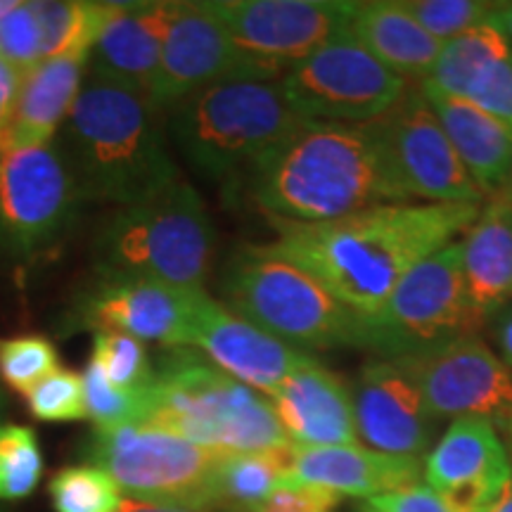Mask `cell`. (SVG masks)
<instances>
[{
  "label": "cell",
  "mask_w": 512,
  "mask_h": 512,
  "mask_svg": "<svg viewBox=\"0 0 512 512\" xmlns=\"http://www.w3.org/2000/svg\"><path fill=\"white\" fill-rule=\"evenodd\" d=\"M482 204H382L328 223L268 219L273 245L370 318L420 261L463 238Z\"/></svg>",
  "instance_id": "1"
},
{
  "label": "cell",
  "mask_w": 512,
  "mask_h": 512,
  "mask_svg": "<svg viewBox=\"0 0 512 512\" xmlns=\"http://www.w3.org/2000/svg\"><path fill=\"white\" fill-rule=\"evenodd\" d=\"M268 219L328 223L411 202L389 169L373 124L304 121L249 174Z\"/></svg>",
  "instance_id": "2"
},
{
  "label": "cell",
  "mask_w": 512,
  "mask_h": 512,
  "mask_svg": "<svg viewBox=\"0 0 512 512\" xmlns=\"http://www.w3.org/2000/svg\"><path fill=\"white\" fill-rule=\"evenodd\" d=\"M162 114L143 95L86 76L57 143L83 202L131 207L181 181Z\"/></svg>",
  "instance_id": "3"
},
{
  "label": "cell",
  "mask_w": 512,
  "mask_h": 512,
  "mask_svg": "<svg viewBox=\"0 0 512 512\" xmlns=\"http://www.w3.org/2000/svg\"><path fill=\"white\" fill-rule=\"evenodd\" d=\"M221 292L228 309L304 354L368 349L366 318L273 242L235 249L223 268Z\"/></svg>",
  "instance_id": "4"
},
{
  "label": "cell",
  "mask_w": 512,
  "mask_h": 512,
  "mask_svg": "<svg viewBox=\"0 0 512 512\" xmlns=\"http://www.w3.org/2000/svg\"><path fill=\"white\" fill-rule=\"evenodd\" d=\"M166 119L169 138L197 174L216 183L247 176L304 117L280 79H230L176 102Z\"/></svg>",
  "instance_id": "5"
},
{
  "label": "cell",
  "mask_w": 512,
  "mask_h": 512,
  "mask_svg": "<svg viewBox=\"0 0 512 512\" xmlns=\"http://www.w3.org/2000/svg\"><path fill=\"white\" fill-rule=\"evenodd\" d=\"M150 384L145 422L221 453L292 446L271 401L192 349H166Z\"/></svg>",
  "instance_id": "6"
},
{
  "label": "cell",
  "mask_w": 512,
  "mask_h": 512,
  "mask_svg": "<svg viewBox=\"0 0 512 512\" xmlns=\"http://www.w3.org/2000/svg\"><path fill=\"white\" fill-rule=\"evenodd\" d=\"M216 228L190 183L176 181L159 195L121 207L93 240L98 275L157 280L178 290H204Z\"/></svg>",
  "instance_id": "7"
},
{
  "label": "cell",
  "mask_w": 512,
  "mask_h": 512,
  "mask_svg": "<svg viewBox=\"0 0 512 512\" xmlns=\"http://www.w3.org/2000/svg\"><path fill=\"white\" fill-rule=\"evenodd\" d=\"M83 456L88 465H98L112 475L128 498L221 512L214 484L226 453L164 427L136 422L119 430H95L83 444Z\"/></svg>",
  "instance_id": "8"
},
{
  "label": "cell",
  "mask_w": 512,
  "mask_h": 512,
  "mask_svg": "<svg viewBox=\"0 0 512 512\" xmlns=\"http://www.w3.org/2000/svg\"><path fill=\"white\" fill-rule=\"evenodd\" d=\"M366 325V351H375L377 358L420 354L477 335L484 323L467 299L460 240L420 261Z\"/></svg>",
  "instance_id": "9"
},
{
  "label": "cell",
  "mask_w": 512,
  "mask_h": 512,
  "mask_svg": "<svg viewBox=\"0 0 512 512\" xmlns=\"http://www.w3.org/2000/svg\"><path fill=\"white\" fill-rule=\"evenodd\" d=\"M83 204L57 143L0 152V259L31 264L55 249Z\"/></svg>",
  "instance_id": "10"
},
{
  "label": "cell",
  "mask_w": 512,
  "mask_h": 512,
  "mask_svg": "<svg viewBox=\"0 0 512 512\" xmlns=\"http://www.w3.org/2000/svg\"><path fill=\"white\" fill-rule=\"evenodd\" d=\"M280 83L306 121L330 124H370L392 110L411 88L347 29L287 69Z\"/></svg>",
  "instance_id": "11"
},
{
  "label": "cell",
  "mask_w": 512,
  "mask_h": 512,
  "mask_svg": "<svg viewBox=\"0 0 512 512\" xmlns=\"http://www.w3.org/2000/svg\"><path fill=\"white\" fill-rule=\"evenodd\" d=\"M370 124L408 200L427 204L486 202L420 86L408 88L392 110Z\"/></svg>",
  "instance_id": "12"
},
{
  "label": "cell",
  "mask_w": 512,
  "mask_h": 512,
  "mask_svg": "<svg viewBox=\"0 0 512 512\" xmlns=\"http://www.w3.org/2000/svg\"><path fill=\"white\" fill-rule=\"evenodd\" d=\"M204 290H178L157 280L98 275L74 294L57 330L117 332L164 349H185L192 316Z\"/></svg>",
  "instance_id": "13"
},
{
  "label": "cell",
  "mask_w": 512,
  "mask_h": 512,
  "mask_svg": "<svg viewBox=\"0 0 512 512\" xmlns=\"http://www.w3.org/2000/svg\"><path fill=\"white\" fill-rule=\"evenodd\" d=\"M356 0H209L230 41L275 79L347 29Z\"/></svg>",
  "instance_id": "14"
},
{
  "label": "cell",
  "mask_w": 512,
  "mask_h": 512,
  "mask_svg": "<svg viewBox=\"0 0 512 512\" xmlns=\"http://www.w3.org/2000/svg\"><path fill=\"white\" fill-rule=\"evenodd\" d=\"M418 384L432 420L482 418L498 432L512 422V368L479 335L394 358Z\"/></svg>",
  "instance_id": "15"
},
{
  "label": "cell",
  "mask_w": 512,
  "mask_h": 512,
  "mask_svg": "<svg viewBox=\"0 0 512 512\" xmlns=\"http://www.w3.org/2000/svg\"><path fill=\"white\" fill-rule=\"evenodd\" d=\"M162 69L157 107L171 110L188 95L230 79H275L235 48L209 3H162Z\"/></svg>",
  "instance_id": "16"
},
{
  "label": "cell",
  "mask_w": 512,
  "mask_h": 512,
  "mask_svg": "<svg viewBox=\"0 0 512 512\" xmlns=\"http://www.w3.org/2000/svg\"><path fill=\"white\" fill-rule=\"evenodd\" d=\"M185 349H195L211 366L266 399L313 358V354H304L268 335L207 292L197 302Z\"/></svg>",
  "instance_id": "17"
},
{
  "label": "cell",
  "mask_w": 512,
  "mask_h": 512,
  "mask_svg": "<svg viewBox=\"0 0 512 512\" xmlns=\"http://www.w3.org/2000/svg\"><path fill=\"white\" fill-rule=\"evenodd\" d=\"M510 477L501 432L482 418L453 420L422 467V482L456 512H489Z\"/></svg>",
  "instance_id": "18"
},
{
  "label": "cell",
  "mask_w": 512,
  "mask_h": 512,
  "mask_svg": "<svg viewBox=\"0 0 512 512\" xmlns=\"http://www.w3.org/2000/svg\"><path fill=\"white\" fill-rule=\"evenodd\" d=\"M358 441L389 456L422 458L432 441V418L418 384L394 358H373L354 387Z\"/></svg>",
  "instance_id": "19"
},
{
  "label": "cell",
  "mask_w": 512,
  "mask_h": 512,
  "mask_svg": "<svg viewBox=\"0 0 512 512\" xmlns=\"http://www.w3.org/2000/svg\"><path fill=\"white\" fill-rule=\"evenodd\" d=\"M287 441L297 448L354 446L356 432L354 389L325 368L316 356L294 370L268 396Z\"/></svg>",
  "instance_id": "20"
},
{
  "label": "cell",
  "mask_w": 512,
  "mask_h": 512,
  "mask_svg": "<svg viewBox=\"0 0 512 512\" xmlns=\"http://www.w3.org/2000/svg\"><path fill=\"white\" fill-rule=\"evenodd\" d=\"M425 86L470 102L512 131V46L494 22L444 43Z\"/></svg>",
  "instance_id": "21"
},
{
  "label": "cell",
  "mask_w": 512,
  "mask_h": 512,
  "mask_svg": "<svg viewBox=\"0 0 512 512\" xmlns=\"http://www.w3.org/2000/svg\"><path fill=\"white\" fill-rule=\"evenodd\" d=\"M425 460L413 456H389L373 448L354 446H292L287 482L328 491L339 498H363L392 494L422 482Z\"/></svg>",
  "instance_id": "22"
},
{
  "label": "cell",
  "mask_w": 512,
  "mask_h": 512,
  "mask_svg": "<svg viewBox=\"0 0 512 512\" xmlns=\"http://www.w3.org/2000/svg\"><path fill=\"white\" fill-rule=\"evenodd\" d=\"M159 19L162 3H114L88 53V79L114 83L155 102L162 69Z\"/></svg>",
  "instance_id": "23"
},
{
  "label": "cell",
  "mask_w": 512,
  "mask_h": 512,
  "mask_svg": "<svg viewBox=\"0 0 512 512\" xmlns=\"http://www.w3.org/2000/svg\"><path fill=\"white\" fill-rule=\"evenodd\" d=\"M86 62L88 55L50 57L22 76L0 152L53 143L86 81Z\"/></svg>",
  "instance_id": "24"
},
{
  "label": "cell",
  "mask_w": 512,
  "mask_h": 512,
  "mask_svg": "<svg viewBox=\"0 0 512 512\" xmlns=\"http://www.w3.org/2000/svg\"><path fill=\"white\" fill-rule=\"evenodd\" d=\"M460 245L467 299L486 323L512 302V200L505 192L482 204Z\"/></svg>",
  "instance_id": "25"
},
{
  "label": "cell",
  "mask_w": 512,
  "mask_h": 512,
  "mask_svg": "<svg viewBox=\"0 0 512 512\" xmlns=\"http://www.w3.org/2000/svg\"><path fill=\"white\" fill-rule=\"evenodd\" d=\"M420 91L425 93L458 159L486 200L505 192L512 166L510 128L470 102L434 91L425 83H420Z\"/></svg>",
  "instance_id": "26"
},
{
  "label": "cell",
  "mask_w": 512,
  "mask_h": 512,
  "mask_svg": "<svg viewBox=\"0 0 512 512\" xmlns=\"http://www.w3.org/2000/svg\"><path fill=\"white\" fill-rule=\"evenodd\" d=\"M347 31L389 72L408 83L430 79L444 48V43L420 27L401 0H356Z\"/></svg>",
  "instance_id": "27"
},
{
  "label": "cell",
  "mask_w": 512,
  "mask_h": 512,
  "mask_svg": "<svg viewBox=\"0 0 512 512\" xmlns=\"http://www.w3.org/2000/svg\"><path fill=\"white\" fill-rule=\"evenodd\" d=\"M292 446L280 451L226 453L216 472L214 496L221 512H259L290 470Z\"/></svg>",
  "instance_id": "28"
},
{
  "label": "cell",
  "mask_w": 512,
  "mask_h": 512,
  "mask_svg": "<svg viewBox=\"0 0 512 512\" xmlns=\"http://www.w3.org/2000/svg\"><path fill=\"white\" fill-rule=\"evenodd\" d=\"M114 3H36L43 31V60L88 55Z\"/></svg>",
  "instance_id": "29"
},
{
  "label": "cell",
  "mask_w": 512,
  "mask_h": 512,
  "mask_svg": "<svg viewBox=\"0 0 512 512\" xmlns=\"http://www.w3.org/2000/svg\"><path fill=\"white\" fill-rule=\"evenodd\" d=\"M55 512H119L121 489L98 465H72L55 472L48 484Z\"/></svg>",
  "instance_id": "30"
},
{
  "label": "cell",
  "mask_w": 512,
  "mask_h": 512,
  "mask_svg": "<svg viewBox=\"0 0 512 512\" xmlns=\"http://www.w3.org/2000/svg\"><path fill=\"white\" fill-rule=\"evenodd\" d=\"M43 453L36 432L24 425H0V501H22L41 484Z\"/></svg>",
  "instance_id": "31"
},
{
  "label": "cell",
  "mask_w": 512,
  "mask_h": 512,
  "mask_svg": "<svg viewBox=\"0 0 512 512\" xmlns=\"http://www.w3.org/2000/svg\"><path fill=\"white\" fill-rule=\"evenodd\" d=\"M83 389H86V415L100 432L145 422L147 411H150V387H112L91 361L83 373Z\"/></svg>",
  "instance_id": "32"
},
{
  "label": "cell",
  "mask_w": 512,
  "mask_h": 512,
  "mask_svg": "<svg viewBox=\"0 0 512 512\" xmlns=\"http://www.w3.org/2000/svg\"><path fill=\"white\" fill-rule=\"evenodd\" d=\"M91 363L112 387L143 389L155 380L145 342L117 332H98L93 339Z\"/></svg>",
  "instance_id": "33"
},
{
  "label": "cell",
  "mask_w": 512,
  "mask_h": 512,
  "mask_svg": "<svg viewBox=\"0 0 512 512\" xmlns=\"http://www.w3.org/2000/svg\"><path fill=\"white\" fill-rule=\"evenodd\" d=\"M60 370V356L48 337L19 335L0 339V377L15 392L29 394Z\"/></svg>",
  "instance_id": "34"
},
{
  "label": "cell",
  "mask_w": 512,
  "mask_h": 512,
  "mask_svg": "<svg viewBox=\"0 0 512 512\" xmlns=\"http://www.w3.org/2000/svg\"><path fill=\"white\" fill-rule=\"evenodd\" d=\"M401 3L439 43L453 41L491 22L496 10V3L489 0H401Z\"/></svg>",
  "instance_id": "35"
},
{
  "label": "cell",
  "mask_w": 512,
  "mask_h": 512,
  "mask_svg": "<svg viewBox=\"0 0 512 512\" xmlns=\"http://www.w3.org/2000/svg\"><path fill=\"white\" fill-rule=\"evenodd\" d=\"M0 62L22 76L43 62V31L36 3H17L15 10L0 17Z\"/></svg>",
  "instance_id": "36"
},
{
  "label": "cell",
  "mask_w": 512,
  "mask_h": 512,
  "mask_svg": "<svg viewBox=\"0 0 512 512\" xmlns=\"http://www.w3.org/2000/svg\"><path fill=\"white\" fill-rule=\"evenodd\" d=\"M29 413L43 422H74L86 415V389L83 375L57 370L27 394Z\"/></svg>",
  "instance_id": "37"
},
{
  "label": "cell",
  "mask_w": 512,
  "mask_h": 512,
  "mask_svg": "<svg viewBox=\"0 0 512 512\" xmlns=\"http://www.w3.org/2000/svg\"><path fill=\"white\" fill-rule=\"evenodd\" d=\"M370 512H456L425 482L363 501Z\"/></svg>",
  "instance_id": "38"
},
{
  "label": "cell",
  "mask_w": 512,
  "mask_h": 512,
  "mask_svg": "<svg viewBox=\"0 0 512 512\" xmlns=\"http://www.w3.org/2000/svg\"><path fill=\"white\" fill-rule=\"evenodd\" d=\"M119 512H214V510L190 508V505H178V503H157V501H140V498H124Z\"/></svg>",
  "instance_id": "39"
},
{
  "label": "cell",
  "mask_w": 512,
  "mask_h": 512,
  "mask_svg": "<svg viewBox=\"0 0 512 512\" xmlns=\"http://www.w3.org/2000/svg\"><path fill=\"white\" fill-rule=\"evenodd\" d=\"M498 347H501V358L512 368V309L505 313L498 325Z\"/></svg>",
  "instance_id": "40"
},
{
  "label": "cell",
  "mask_w": 512,
  "mask_h": 512,
  "mask_svg": "<svg viewBox=\"0 0 512 512\" xmlns=\"http://www.w3.org/2000/svg\"><path fill=\"white\" fill-rule=\"evenodd\" d=\"M491 22H494L496 27L503 31L505 38H508L510 46H512V3H496V10H494V15H491Z\"/></svg>",
  "instance_id": "41"
},
{
  "label": "cell",
  "mask_w": 512,
  "mask_h": 512,
  "mask_svg": "<svg viewBox=\"0 0 512 512\" xmlns=\"http://www.w3.org/2000/svg\"><path fill=\"white\" fill-rule=\"evenodd\" d=\"M489 512H512V477L510 482L505 484V489L501 491V496H498V501L491 505Z\"/></svg>",
  "instance_id": "42"
},
{
  "label": "cell",
  "mask_w": 512,
  "mask_h": 512,
  "mask_svg": "<svg viewBox=\"0 0 512 512\" xmlns=\"http://www.w3.org/2000/svg\"><path fill=\"white\" fill-rule=\"evenodd\" d=\"M15 8H17L15 0H0V17H5L10 10H15Z\"/></svg>",
  "instance_id": "43"
},
{
  "label": "cell",
  "mask_w": 512,
  "mask_h": 512,
  "mask_svg": "<svg viewBox=\"0 0 512 512\" xmlns=\"http://www.w3.org/2000/svg\"><path fill=\"white\" fill-rule=\"evenodd\" d=\"M505 195L512 200V166H510V178H508V188H505Z\"/></svg>",
  "instance_id": "44"
},
{
  "label": "cell",
  "mask_w": 512,
  "mask_h": 512,
  "mask_svg": "<svg viewBox=\"0 0 512 512\" xmlns=\"http://www.w3.org/2000/svg\"><path fill=\"white\" fill-rule=\"evenodd\" d=\"M503 434H505V437H508V444H510V451H512V422H510V427Z\"/></svg>",
  "instance_id": "45"
},
{
  "label": "cell",
  "mask_w": 512,
  "mask_h": 512,
  "mask_svg": "<svg viewBox=\"0 0 512 512\" xmlns=\"http://www.w3.org/2000/svg\"><path fill=\"white\" fill-rule=\"evenodd\" d=\"M358 512H370V510L366 508V505H361V508H358Z\"/></svg>",
  "instance_id": "46"
},
{
  "label": "cell",
  "mask_w": 512,
  "mask_h": 512,
  "mask_svg": "<svg viewBox=\"0 0 512 512\" xmlns=\"http://www.w3.org/2000/svg\"><path fill=\"white\" fill-rule=\"evenodd\" d=\"M0 411H3V396H0Z\"/></svg>",
  "instance_id": "47"
}]
</instances>
